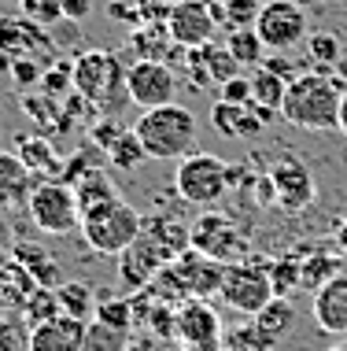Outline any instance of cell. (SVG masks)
<instances>
[{"label":"cell","mask_w":347,"mask_h":351,"mask_svg":"<svg viewBox=\"0 0 347 351\" xmlns=\"http://www.w3.org/2000/svg\"><path fill=\"white\" fill-rule=\"evenodd\" d=\"M344 104V85L329 78L325 71H307L288 82L285 100H281V119L296 130H311V134H325L336 130Z\"/></svg>","instance_id":"6da1fadb"},{"label":"cell","mask_w":347,"mask_h":351,"mask_svg":"<svg viewBox=\"0 0 347 351\" xmlns=\"http://www.w3.org/2000/svg\"><path fill=\"white\" fill-rule=\"evenodd\" d=\"M133 134L140 137L148 159H185L196 148L200 137V122L189 108L181 104H163V108L140 111Z\"/></svg>","instance_id":"7a4b0ae2"},{"label":"cell","mask_w":347,"mask_h":351,"mask_svg":"<svg viewBox=\"0 0 347 351\" xmlns=\"http://www.w3.org/2000/svg\"><path fill=\"white\" fill-rule=\"evenodd\" d=\"M78 230H81V237H86V244L92 252L122 255L140 237L144 218H140L137 207H129L122 196H115V200H107V204H97V207H89V211H81Z\"/></svg>","instance_id":"3957f363"},{"label":"cell","mask_w":347,"mask_h":351,"mask_svg":"<svg viewBox=\"0 0 347 351\" xmlns=\"http://www.w3.org/2000/svg\"><path fill=\"white\" fill-rule=\"evenodd\" d=\"M74 93H81L92 108L100 111H111L118 108L126 97V67L118 63L115 52L107 49H92V52H81L74 60Z\"/></svg>","instance_id":"277c9868"},{"label":"cell","mask_w":347,"mask_h":351,"mask_svg":"<svg viewBox=\"0 0 347 351\" xmlns=\"http://www.w3.org/2000/svg\"><path fill=\"white\" fill-rule=\"evenodd\" d=\"M229 182H233L229 163L211 156V152H189L185 159H177L174 189L192 207H214L229 193Z\"/></svg>","instance_id":"5b68a950"},{"label":"cell","mask_w":347,"mask_h":351,"mask_svg":"<svg viewBox=\"0 0 347 351\" xmlns=\"http://www.w3.org/2000/svg\"><path fill=\"white\" fill-rule=\"evenodd\" d=\"M30 222L49 237H67L70 230L81 226V211H78V196L74 185L60 182V178H41L30 189V200H26Z\"/></svg>","instance_id":"8992f818"},{"label":"cell","mask_w":347,"mask_h":351,"mask_svg":"<svg viewBox=\"0 0 347 351\" xmlns=\"http://www.w3.org/2000/svg\"><path fill=\"white\" fill-rule=\"evenodd\" d=\"M189 248L229 267V263H244V255H248V237L240 233V226L233 222L229 215L203 211L189 226Z\"/></svg>","instance_id":"52a82bcc"},{"label":"cell","mask_w":347,"mask_h":351,"mask_svg":"<svg viewBox=\"0 0 347 351\" xmlns=\"http://www.w3.org/2000/svg\"><path fill=\"white\" fill-rule=\"evenodd\" d=\"M222 300L240 315H259L270 300L277 296L274 281H270V263H229L226 278H222Z\"/></svg>","instance_id":"ba28073f"},{"label":"cell","mask_w":347,"mask_h":351,"mask_svg":"<svg viewBox=\"0 0 347 351\" xmlns=\"http://www.w3.org/2000/svg\"><path fill=\"white\" fill-rule=\"evenodd\" d=\"M255 34L262 37L270 52H285L292 45L307 41L311 26H307V8L296 0H262V12L255 19Z\"/></svg>","instance_id":"9c48e42d"},{"label":"cell","mask_w":347,"mask_h":351,"mask_svg":"<svg viewBox=\"0 0 347 351\" xmlns=\"http://www.w3.org/2000/svg\"><path fill=\"white\" fill-rule=\"evenodd\" d=\"M126 97L140 111L174 104L177 97V74L163 60H133L126 67Z\"/></svg>","instance_id":"30bf717a"},{"label":"cell","mask_w":347,"mask_h":351,"mask_svg":"<svg viewBox=\"0 0 347 351\" xmlns=\"http://www.w3.org/2000/svg\"><path fill=\"white\" fill-rule=\"evenodd\" d=\"M0 49H4L12 60H37L44 63V67H52V56H55V41L49 34V26L34 23V19L26 15H4L0 19Z\"/></svg>","instance_id":"8fae6325"},{"label":"cell","mask_w":347,"mask_h":351,"mask_svg":"<svg viewBox=\"0 0 347 351\" xmlns=\"http://www.w3.org/2000/svg\"><path fill=\"white\" fill-rule=\"evenodd\" d=\"M270 182H274V204L288 215H299L307 211L314 200H318V185H314V174L307 170L303 159H296L292 152L281 156L274 170H270Z\"/></svg>","instance_id":"7c38bea8"},{"label":"cell","mask_w":347,"mask_h":351,"mask_svg":"<svg viewBox=\"0 0 347 351\" xmlns=\"http://www.w3.org/2000/svg\"><path fill=\"white\" fill-rule=\"evenodd\" d=\"M174 337L189 351H218L222 348V318L207 300H185L177 307Z\"/></svg>","instance_id":"4fadbf2b"},{"label":"cell","mask_w":347,"mask_h":351,"mask_svg":"<svg viewBox=\"0 0 347 351\" xmlns=\"http://www.w3.org/2000/svg\"><path fill=\"white\" fill-rule=\"evenodd\" d=\"M166 30L181 49H200V45L214 41L218 19H214L207 0H174L170 15H166Z\"/></svg>","instance_id":"5bb4252c"},{"label":"cell","mask_w":347,"mask_h":351,"mask_svg":"<svg viewBox=\"0 0 347 351\" xmlns=\"http://www.w3.org/2000/svg\"><path fill=\"white\" fill-rule=\"evenodd\" d=\"M170 270L177 274V281L185 285L192 300H207V296H218L222 292V278H226V263H214L200 252H185L170 263Z\"/></svg>","instance_id":"9a60e30c"},{"label":"cell","mask_w":347,"mask_h":351,"mask_svg":"<svg viewBox=\"0 0 347 351\" xmlns=\"http://www.w3.org/2000/svg\"><path fill=\"white\" fill-rule=\"evenodd\" d=\"M89 322L70 318V315H55L49 322H37L26 340V351H81L86 348Z\"/></svg>","instance_id":"2e32d148"},{"label":"cell","mask_w":347,"mask_h":351,"mask_svg":"<svg viewBox=\"0 0 347 351\" xmlns=\"http://www.w3.org/2000/svg\"><path fill=\"white\" fill-rule=\"evenodd\" d=\"M266 119H270V111L255 108V104L214 100V108H211V126L229 141H251L262 126H266Z\"/></svg>","instance_id":"e0dca14e"},{"label":"cell","mask_w":347,"mask_h":351,"mask_svg":"<svg viewBox=\"0 0 347 351\" xmlns=\"http://www.w3.org/2000/svg\"><path fill=\"white\" fill-rule=\"evenodd\" d=\"M314 322L333 337H347V274H336L314 292Z\"/></svg>","instance_id":"ac0fdd59"},{"label":"cell","mask_w":347,"mask_h":351,"mask_svg":"<svg viewBox=\"0 0 347 351\" xmlns=\"http://www.w3.org/2000/svg\"><path fill=\"white\" fill-rule=\"evenodd\" d=\"M34 174L18 159V152H0V207H15L30 200Z\"/></svg>","instance_id":"d6986e66"},{"label":"cell","mask_w":347,"mask_h":351,"mask_svg":"<svg viewBox=\"0 0 347 351\" xmlns=\"http://www.w3.org/2000/svg\"><path fill=\"white\" fill-rule=\"evenodd\" d=\"M129 45H133L137 60H163V63H170V52L181 49V45L170 37V30H166V23L137 26V34L129 37Z\"/></svg>","instance_id":"ffe728a7"},{"label":"cell","mask_w":347,"mask_h":351,"mask_svg":"<svg viewBox=\"0 0 347 351\" xmlns=\"http://www.w3.org/2000/svg\"><path fill=\"white\" fill-rule=\"evenodd\" d=\"M18 159L26 163V170L37 178V174H44V178H52V174H63V163H60V156L52 152V145L44 137H18Z\"/></svg>","instance_id":"44dd1931"},{"label":"cell","mask_w":347,"mask_h":351,"mask_svg":"<svg viewBox=\"0 0 347 351\" xmlns=\"http://www.w3.org/2000/svg\"><path fill=\"white\" fill-rule=\"evenodd\" d=\"M285 89L288 82L281 78V74H274L270 67H255V74H251V104L262 111H281V100H285Z\"/></svg>","instance_id":"7402d4cb"},{"label":"cell","mask_w":347,"mask_h":351,"mask_svg":"<svg viewBox=\"0 0 347 351\" xmlns=\"http://www.w3.org/2000/svg\"><path fill=\"white\" fill-rule=\"evenodd\" d=\"M226 49L229 56L240 63V67H259L262 60H266V45H262V37L255 34V26H244V30H229L226 37Z\"/></svg>","instance_id":"603a6c76"},{"label":"cell","mask_w":347,"mask_h":351,"mask_svg":"<svg viewBox=\"0 0 347 351\" xmlns=\"http://www.w3.org/2000/svg\"><path fill=\"white\" fill-rule=\"evenodd\" d=\"M55 300H60V311L70 318H81L89 322L92 315H97V303H92V289L81 281H63L55 285Z\"/></svg>","instance_id":"cb8c5ba5"},{"label":"cell","mask_w":347,"mask_h":351,"mask_svg":"<svg viewBox=\"0 0 347 351\" xmlns=\"http://www.w3.org/2000/svg\"><path fill=\"white\" fill-rule=\"evenodd\" d=\"M74 196H78V211H89V207H97V204H107V200H115L118 196V189L115 182L104 174V170H97L92 167L86 178H81L78 185H74Z\"/></svg>","instance_id":"d4e9b609"},{"label":"cell","mask_w":347,"mask_h":351,"mask_svg":"<svg viewBox=\"0 0 347 351\" xmlns=\"http://www.w3.org/2000/svg\"><path fill=\"white\" fill-rule=\"evenodd\" d=\"M104 156L115 170H137L148 159V152H144V145H140V137L133 134V130H122V134L115 137V145H111Z\"/></svg>","instance_id":"484cf974"},{"label":"cell","mask_w":347,"mask_h":351,"mask_svg":"<svg viewBox=\"0 0 347 351\" xmlns=\"http://www.w3.org/2000/svg\"><path fill=\"white\" fill-rule=\"evenodd\" d=\"M262 12V0H226L222 8H214L222 30H244V26H255V19Z\"/></svg>","instance_id":"4316f807"},{"label":"cell","mask_w":347,"mask_h":351,"mask_svg":"<svg viewBox=\"0 0 347 351\" xmlns=\"http://www.w3.org/2000/svg\"><path fill=\"white\" fill-rule=\"evenodd\" d=\"M307 52L318 63V71H333L344 56V45L333 30H314V34H307Z\"/></svg>","instance_id":"83f0119b"},{"label":"cell","mask_w":347,"mask_h":351,"mask_svg":"<svg viewBox=\"0 0 347 351\" xmlns=\"http://www.w3.org/2000/svg\"><path fill=\"white\" fill-rule=\"evenodd\" d=\"M270 281H274L277 296H288L292 289L303 285V263H299V259H277V263H270Z\"/></svg>","instance_id":"f1b7e54d"},{"label":"cell","mask_w":347,"mask_h":351,"mask_svg":"<svg viewBox=\"0 0 347 351\" xmlns=\"http://www.w3.org/2000/svg\"><path fill=\"white\" fill-rule=\"evenodd\" d=\"M122 348H126V329H111L104 322H92L81 351H122Z\"/></svg>","instance_id":"f546056e"},{"label":"cell","mask_w":347,"mask_h":351,"mask_svg":"<svg viewBox=\"0 0 347 351\" xmlns=\"http://www.w3.org/2000/svg\"><path fill=\"white\" fill-rule=\"evenodd\" d=\"M336 270H340V263L333 255H311V259H303V289L318 292L329 278H336Z\"/></svg>","instance_id":"4dcf8cb0"},{"label":"cell","mask_w":347,"mask_h":351,"mask_svg":"<svg viewBox=\"0 0 347 351\" xmlns=\"http://www.w3.org/2000/svg\"><path fill=\"white\" fill-rule=\"evenodd\" d=\"M97 322H104V326H111V329H129V322H133V303L129 300L97 303Z\"/></svg>","instance_id":"1f68e13d"},{"label":"cell","mask_w":347,"mask_h":351,"mask_svg":"<svg viewBox=\"0 0 347 351\" xmlns=\"http://www.w3.org/2000/svg\"><path fill=\"white\" fill-rule=\"evenodd\" d=\"M18 8H23L26 19H34L41 26H52L63 19V0H18Z\"/></svg>","instance_id":"d6a6232c"},{"label":"cell","mask_w":347,"mask_h":351,"mask_svg":"<svg viewBox=\"0 0 347 351\" xmlns=\"http://www.w3.org/2000/svg\"><path fill=\"white\" fill-rule=\"evenodd\" d=\"M137 26H152V23H166L170 15V0H137Z\"/></svg>","instance_id":"836d02e7"},{"label":"cell","mask_w":347,"mask_h":351,"mask_svg":"<svg viewBox=\"0 0 347 351\" xmlns=\"http://www.w3.org/2000/svg\"><path fill=\"white\" fill-rule=\"evenodd\" d=\"M218 100H226V104H251V78L237 74V78L222 82L218 85Z\"/></svg>","instance_id":"e575fe53"},{"label":"cell","mask_w":347,"mask_h":351,"mask_svg":"<svg viewBox=\"0 0 347 351\" xmlns=\"http://www.w3.org/2000/svg\"><path fill=\"white\" fill-rule=\"evenodd\" d=\"M41 74H44V63H37V60H15L12 63V78L23 85V89L41 85Z\"/></svg>","instance_id":"d590c367"},{"label":"cell","mask_w":347,"mask_h":351,"mask_svg":"<svg viewBox=\"0 0 347 351\" xmlns=\"http://www.w3.org/2000/svg\"><path fill=\"white\" fill-rule=\"evenodd\" d=\"M122 130H126V126L115 122V119H97V126H92V145H100V152H107Z\"/></svg>","instance_id":"8d00e7d4"},{"label":"cell","mask_w":347,"mask_h":351,"mask_svg":"<svg viewBox=\"0 0 347 351\" xmlns=\"http://www.w3.org/2000/svg\"><path fill=\"white\" fill-rule=\"evenodd\" d=\"M26 340H30V333L18 337L15 326H0V351H26Z\"/></svg>","instance_id":"74e56055"},{"label":"cell","mask_w":347,"mask_h":351,"mask_svg":"<svg viewBox=\"0 0 347 351\" xmlns=\"http://www.w3.org/2000/svg\"><path fill=\"white\" fill-rule=\"evenodd\" d=\"M89 12H92V0H63V19H70V23L89 19Z\"/></svg>","instance_id":"f35d334b"},{"label":"cell","mask_w":347,"mask_h":351,"mask_svg":"<svg viewBox=\"0 0 347 351\" xmlns=\"http://www.w3.org/2000/svg\"><path fill=\"white\" fill-rule=\"evenodd\" d=\"M336 130L347 137V93H344V104H340V119H336Z\"/></svg>","instance_id":"ab89813d"},{"label":"cell","mask_w":347,"mask_h":351,"mask_svg":"<svg viewBox=\"0 0 347 351\" xmlns=\"http://www.w3.org/2000/svg\"><path fill=\"white\" fill-rule=\"evenodd\" d=\"M336 82H340V85H347V56H340V63H336Z\"/></svg>","instance_id":"60d3db41"},{"label":"cell","mask_w":347,"mask_h":351,"mask_svg":"<svg viewBox=\"0 0 347 351\" xmlns=\"http://www.w3.org/2000/svg\"><path fill=\"white\" fill-rule=\"evenodd\" d=\"M12 63H15V60H12L4 49H0V74H12Z\"/></svg>","instance_id":"b9f144b4"},{"label":"cell","mask_w":347,"mask_h":351,"mask_svg":"<svg viewBox=\"0 0 347 351\" xmlns=\"http://www.w3.org/2000/svg\"><path fill=\"white\" fill-rule=\"evenodd\" d=\"M299 8H311V4H322V0H296Z\"/></svg>","instance_id":"7bdbcfd3"},{"label":"cell","mask_w":347,"mask_h":351,"mask_svg":"<svg viewBox=\"0 0 347 351\" xmlns=\"http://www.w3.org/2000/svg\"><path fill=\"white\" fill-rule=\"evenodd\" d=\"M340 248H347V226L340 230Z\"/></svg>","instance_id":"ee69618b"},{"label":"cell","mask_w":347,"mask_h":351,"mask_svg":"<svg viewBox=\"0 0 347 351\" xmlns=\"http://www.w3.org/2000/svg\"><path fill=\"white\" fill-rule=\"evenodd\" d=\"M329 351H347V344H336V348H329Z\"/></svg>","instance_id":"f6af8a7d"}]
</instances>
